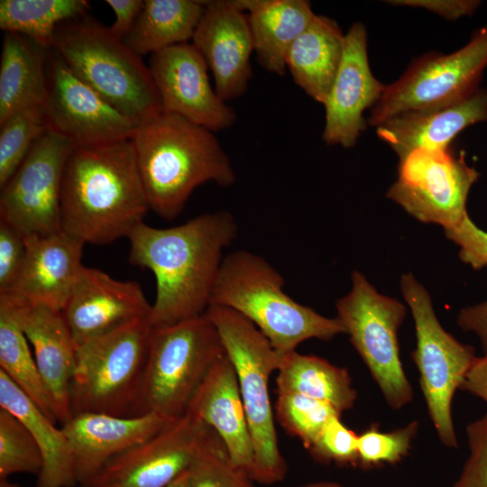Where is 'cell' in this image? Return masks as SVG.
<instances>
[{"label":"cell","instance_id":"cell-5","mask_svg":"<svg viewBox=\"0 0 487 487\" xmlns=\"http://www.w3.org/2000/svg\"><path fill=\"white\" fill-rule=\"evenodd\" d=\"M51 48L76 77L138 125L162 112L142 57L87 13L60 24Z\"/></svg>","mask_w":487,"mask_h":487},{"label":"cell","instance_id":"cell-20","mask_svg":"<svg viewBox=\"0 0 487 487\" xmlns=\"http://www.w3.org/2000/svg\"><path fill=\"white\" fill-rule=\"evenodd\" d=\"M171 421L154 413L135 417L74 414L61 429L71 449L78 484L93 477L114 457L158 434Z\"/></svg>","mask_w":487,"mask_h":487},{"label":"cell","instance_id":"cell-12","mask_svg":"<svg viewBox=\"0 0 487 487\" xmlns=\"http://www.w3.org/2000/svg\"><path fill=\"white\" fill-rule=\"evenodd\" d=\"M387 197L425 223L448 229L467 216L466 200L479 174L447 149L418 148L400 159Z\"/></svg>","mask_w":487,"mask_h":487},{"label":"cell","instance_id":"cell-35","mask_svg":"<svg viewBox=\"0 0 487 487\" xmlns=\"http://www.w3.org/2000/svg\"><path fill=\"white\" fill-rule=\"evenodd\" d=\"M275 415L281 427L309 449L329 419L341 414L331 405L298 393H277Z\"/></svg>","mask_w":487,"mask_h":487},{"label":"cell","instance_id":"cell-38","mask_svg":"<svg viewBox=\"0 0 487 487\" xmlns=\"http://www.w3.org/2000/svg\"><path fill=\"white\" fill-rule=\"evenodd\" d=\"M335 416L329 419L308 449L311 455L323 463L358 464V436Z\"/></svg>","mask_w":487,"mask_h":487},{"label":"cell","instance_id":"cell-48","mask_svg":"<svg viewBox=\"0 0 487 487\" xmlns=\"http://www.w3.org/2000/svg\"><path fill=\"white\" fill-rule=\"evenodd\" d=\"M0 487H21L16 483L11 482L7 478L0 479Z\"/></svg>","mask_w":487,"mask_h":487},{"label":"cell","instance_id":"cell-24","mask_svg":"<svg viewBox=\"0 0 487 487\" xmlns=\"http://www.w3.org/2000/svg\"><path fill=\"white\" fill-rule=\"evenodd\" d=\"M487 122V89L440 106L395 115L377 129V134L400 158L418 148L447 149L466 127Z\"/></svg>","mask_w":487,"mask_h":487},{"label":"cell","instance_id":"cell-10","mask_svg":"<svg viewBox=\"0 0 487 487\" xmlns=\"http://www.w3.org/2000/svg\"><path fill=\"white\" fill-rule=\"evenodd\" d=\"M400 288L415 322L417 347L412 357L429 417L443 445L456 447L452 400L476 358L474 349L442 327L429 294L411 273L402 276Z\"/></svg>","mask_w":487,"mask_h":487},{"label":"cell","instance_id":"cell-39","mask_svg":"<svg viewBox=\"0 0 487 487\" xmlns=\"http://www.w3.org/2000/svg\"><path fill=\"white\" fill-rule=\"evenodd\" d=\"M470 455L452 487H487V413L466 427Z\"/></svg>","mask_w":487,"mask_h":487},{"label":"cell","instance_id":"cell-33","mask_svg":"<svg viewBox=\"0 0 487 487\" xmlns=\"http://www.w3.org/2000/svg\"><path fill=\"white\" fill-rule=\"evenodd\" d=\"M47 131L42 105L18 111L0 124V188L21 165L33 143Z\"/></svg>","mask_w":487,"mask_h":487},{"label":"cell","instance_id":"cell-7","mask_svg":"<svg viewBox=\"0 0 487 487\" xmlns=\"http://www.w3.org/2000/svg\"><path fill=\"white\" fill-rule=\"evenodd\" d=\"M225 354L219 334L206 314L152 327L131 417L154 413L170 420L180 418L212 366Z\"/></svg>","mask_w":487,"mask_h":487},{"label":"cell","instance_id":"cell-22","mask_svg":"<svg viewBox=\"0 0 487 487\" xmlns=\"http://www.w3.org/2000/svg\"><path fill=\"white\" fill-rule=\"evenodd\" d=\"M187 411L217 434L234 466L250 477L254 463L253 446L237 376L226 354L212 366Z\"/></svg>","mask_w":487,"mask_h":487},{"label":"cell","instance_id":"cell-11","mask_svg":"<svg viewBox=\"0 0 487 487\" xmlns=\"http://www.w3.org/2000/svg\"><path fill=\"white\" fill-rule=\"evenodd\" d=\"M487 68V28L450 53H427L413 60L371 108L368 124L378 127L400 114L453 102L479 88Z\"/></svg>","mask_w":487,"mask_h":487},{"label":"cell","instance_id":"cell-14","mask_svg":"<svg viewBox=\"0 0 487 487\" xmlns=\"http://www.w3.org/2000/svg\"><path fill=\"white\" fill-rule=\"evenodd\" d=\"M42 106L49 130L75 147L130 140L138 127L76 77L52 48Z\"/></svg>","mask_w":487,"mask_h":487},{"label":"cell","instance_id":"cell-46","mask_svg":"<svg viewBox=\"0 0 487 487\" xmlns=\"http://www.w3.org/2000/svg\"><path fill=\"white\" fill-rule=\"evenodd\" d=\"M300 487H346L334 482H315L301 485Z\"/></svg>","mask_w":487,"mask_h":487},{"label":"cell","instance_id":"cell-8","mask_svg":"<svg viewBox=\"0 0 487 487\" xmlns=\"http://www.w3.org/2000/svg\"><path fill=\"white\" fill-rule=\"evenodd\" d=\"M152 328L150 319L138 320L77 347L70 385L73 415L94 412L131 417Z\"/></svg>","mask_w":487,"mask_h":487},{"label":"cell","instance_id":"cell-36","mask_svg":"<svg viewBox=\"0 0 487 487\" xmlns=\"http://www.w3.org/2000/svg\"><path fill=\"white\" fill-rule=\"evenodd\" d=\"M42 455L23 422L0 407V479L15 473L39 475Z\"/></svg>","mask_w":487,"mask_h":487},{"label":"cell","instance_id":"cell-32","mask_svg":"<svg viewBox=\"0 0 487 487\" xmlns=\"http://www.w3.org/2000/svg\"><path fill=\"white\" fill-rule=\"evenodd\" d=\"M88 9L86 0H1L0 28L51 49L59 25L87 14Z\"/></svg>","mask_w":487,"mask_h":487},{"label":"cell","instance_id":"cell-18","mask_svg":"<svg viewBox=\"0 0 487 487\" xmlns=\"http://www.w3.org/2000/svg\"><path fill=\"white\" fill-rule=\"evenodd\" d=\"M385 88L371 71L366 29L363 23H354L345 33L341 64L323 105V142L353 147L367 124L363 112L378 102Z\"/></svg>","mask_w":487,"mask_h":487},{"label":"cell","instance_id":"cell-19","mask_svg":"<svg viewBox=\"0 0 487 487\" xmlns=\"http://www.w3.org/2000/svg\"><path fill=\"white\" fill-rule=\"evenodd\" d=\"M205 3L192 44L212 71L217 96L227 102L244 94L253 76V36L247 14L234 0Z\"/></svg>","mask_w":487,"mask_h":487},{"label":"cell","instance_id":"cell-17","mask_svg":"<svg viewBox=\"0 0 487 487\" xmlns=\"http://www.w3.org/2000/svg\"><path fill=\"white\" fill-rule=\"evenodd\" d=\"M152 305L136 281L83 267L61 314L76 348L133 322L150 319Z\"/></svg>","mask_w":487,"mask_h":487},{"label":"cell","instance_id":"cell-6","mask_svg":"<svg viewBox=\"0 0 487 487\" xmlns=\"http://www.w3.org/2000/svg\"><path fill=\"white\" fill-rule=\"evenodd\" d=\"M205 314L215 325L237 376L254 452L250 478L262 484L280 482L287 464L279 447L269 380L279 370L283 354L238 312L210 305Z\"/></svg>","mask_w":487,"mask_h":487},{"label":"cell","instance_id":"cell-47","mask_svg":"<svg viewBox=\"0 0 487 487\" xmlns=\"http://www.w3.org/2000/svg\"><path fill=\"white\" fill-rule=\"evenodd\" d=\"M188 474L187 471L178 477L174 482L166 487H187Z\"/></svg>","mask_w":487,"mask_h":487},{"label":"cell","instance_id":"cell-37","mask_svg":"<svg viewBox=\"0 0 487 487\" xmlns=\"http://www.w3.org/2000/svg\"><path fill=\"white\" fill-rule=\"evenodd\" d=\"M418 426L414 420L391 432H381L376 427L367 429L358 436V464L367 468L400 461L409 453Z\"/></svg>","mask_w":487,"mask_h":487},{"label":"cell","instance_id":"cell-45","mask_svg":"<svg viewBox=\"0 0 487 487\" xmlns=\"http://www.w3.org/2000/svg\"><path fill=\"white\" fill-rule=\"evenodd\" d=\"M460 390L469 391L487 403V354L475 358Z\"/></svg>","mask_w":487,"mask_h":487},{"label":"cell","instance_id":"cell-13","mask_svg":"<svg viewBox=\"0 0 487 487\" xmlns=\"http://www.w3.org/2000/svg\"><path fill=\"white\" fill-rule=\"evenodd\" d=\"M75 146L47 131L1 188L0 220L27 235L62 231L60 191L67 159Z\"/></svg>","mask_w":487,"mask_h":487},{"label":"cell","instance_id":"cell-4","mask_svg":"<svg viewBox=\"0 0 487 487\" xmlns=\"http://www.w3.org/2000/svg\"><path fill=\"white\" fill-rule=\"evenodd\" d=\"M283 286V277L267 260L238 250L224 257L210 305L246 317L281 354L295 351L308 339L329 340L345 333L337 317H324L297 302Z\"/></svg>","mask_w":487,"mask_h":487},{"label":"cell","instance_id":"cell-42","mask_svg":"<svg viewBox=\"0 0 487 487\" xmlns=\"http://www.w3.org/2000/svg\"><path fill=\"white\" fill-rule=\"evenodd\" d=\"M386 2L394 5L424 8L447 20L472 15L481 4L480 1L475 0H392Z\"/></svg>","mask_w":487,"mask_h":487},{"label":"cell","instance_id":"cell-3","mask_svg":"<svg viewBox=\"0 0 487 487\" xmlns=\"http://www.w3.org/2000/svg\"><path fill=\"white\" fill-rule=\"evenodd\" d=\"M150 209L171 220L198 186L229 187L236 176L214 132L174 114L142 122L131 139Z\"/></svg>","mask_w":487,"mask_h":487},{"label":"cell","instance_id":"cell-43","mask_svg":"<svg viewBox=\"0 0 487 487\" xmlns=\"http://www.w3.org/2000/svg\"><path fill=\"white\" fill-rule=\"evenodd\" d=\"M106 3L113 9L115 14V20L109 28L115 37L123 41L141 14L144 1L106 0Z\"/></svg>","mask_w":487,"mask_h":487},{"label":"cell","instance_id":"cell-27","mask_svg":"<svg viewBox=\"0 0 487 487\" xmlns=\"http://www.w3.org/2000/svg\"><path fill=\"white\" fill-rule=\"evenodd\" d=\"M0 407L17 417L38 444L43 463L37 487L77 485L72 453L63 430L1 370Z\"/></svg>","mask_w":487,"mask_h":487},{"label":"cell","instance_id":"cell-28","mask_svg":"<svg viewBox=\"0 0 487 487\" xmlns=\"http://www.w3.org/2000/svg\"><path fill=\"white\" fill-rule=\"evenodd\" d=\"M51 49L16 32H5L0 63V124L24 108L42 105Z\"/></svg>","mask_w":487,"mask_h":487},{"label":"cell","instance_id":"cell-29","mask_svg":"<svg viewBox=\"0 0 487 487\" xmlns=\"http://www.w3.org/2000/svg\"><path fill=\"white\" fill-rule=\"evenodd\" d=\"M205 1L145 0L123 42L142 57L192 41L204 14Z\"/></svg>","mask_w":487,"mask_h":487},{"label":"cell","instance_id":"cell-40","mask_svg":"<svg viewBox=\"0 0 487 487\" xmlns=\"http://www.w3.org/2000/svg\"><path fill=\"white\" fill-rule=\"evenodd\" d=\"M25 257V235L0 220V294L12 289L22 271Z\"/></svg>","mask_w":487,"mask_h":487},{"label":"cell","instance_id":"cell-15","mask_svg":"<svg viewBox=\"0 0 487 487\" xmlns=\"http://www.w3.org/2000/svg\"><path fill=\"white\" fill-rule=\"evenodd\" d=\"M209 430L186 411L150 439L111 459L79 487H166L184 473Z\"/></svg>","mask_w":487,"mask_h":487},{"label":"cell","instance_id":"cell-1","mask_svg":"<svg viewBox=\"0 0 487 487\" xmlns=\"http://www.w3.org/2000/svg\"><path fill=\"white\" fill-rule=\"evenodd\" d=\"M231 213L218 210L168 228L142 223L130 234L129 262L149 269L156 280L150 315L152 327L206 313L224 260L237 235Z\"/></svg>","mask_w":487,"mask_h":487},{"label":"cell","instance_id":"cell-21","mask_svg":"<svg viewBox=\"0 0 487 487\" xmlns=\"http://www.w3.org/2000/svg\"><path fill=\"white\" fill-rule=\"evenodd\" d=\"M25 240L24 264L8 293L61 312L84 267L85 244L63 231L27 235Z\"/></svg>","mask_w":487,"mask_h":487},{"label":"cell","instance_id":"cell-30","mask_svg":"<svg viewBox=\"0 0 487 487\" xmlns=\"http://www.w3.org/2000/svg\"><path fill=\"white\" fill-rule=\"evenodd\" d=\"M277 393H298L331 405L340 414L353 408L357 393L346 368L316 355L283 354L276 377Z\"/></svg>","mask_w":487,"mask_h":487},{"label":"cell","instance_id":"cell-31","mask_svg":"<svg viewBox=\"0 0 487 487\" xmlns=\"http://www.w3.org/2000/svg\"><path fill=\"white\" fill-rule=\"evenodd\" d=\"M27 341L22 323V299L11 293L0 294V370L56 422L53 404Z\"/></svg>","mask_w":487,"mask_h":487},{"label":"cell","instance_id":"cell-34","mask_svg":"<svg viewBox=\"0 0 487 487\" xmlns=\"http://www.w3.org/2000/svg\"><path fill=\"white\" fill-rule=\"evenodd\" d=\"M187 487H253L232 464L221 438L209 427L188 470Z\"/></svg>","mask_w":487,"mask_h":487},{"label":"cell","instance_id":"cell-26","mask_svg":"<svg viewBox=\"0 0 487 487\" xmlns=\"http://www.w3.org/2000/svg\"><path fill=\"white\" fill-rule=\"evenodd\" d=\"M345 36L335 20L316 14L287 55V69L295 83L322 105L341 64Z\"/></svg>","mask_w":487,"mask_h":487},{"label":"cell","instance_id":"cell-16","mask_svg":"<svg viewBox=\"0 0 487 487\" xmlns=\"http://www.w3.org/2000/svg\"><path fill=\"white\" fill-rule=\"evenodd\" d=\"M148 68L162 111L174 114L212 132L230 128L235 111L212 87L208 67L192 43H181L150 57Z\"/></svg>","mask_w":487,"mask_h":487},{"label":"cell","instance_id":"cell-23","mask_svg":"<svg viewBox=\"0 0 487 487\" xmlns=\"http://www.w3.org/2000/svg\"><path fill=\"white\" fill-rule=\"evenodd\" d=\"M15 296V295H14ZM22 323L35 363L53 404L57 421L72 417L70 385L77 348L61 312L22 299Z\"/></svg>","mask_w":487,"mask_h":487},{"label":"cell","instance_id":"cell-25","mask_svg":"<svg viewBox=\"0 0 487 487\" xmlns=\"http://www.w3.org/2000/svg\"><path fill=\"white\" fill-rule=\"evenodd\" d=\"M248 22L254 52L262 68L283 76L293 42L316 14L307 0H234Z\"/></svg>","mask_w":487,"mask_h":487},{"label":"cell","instance_id":"cell-2","mask_svg":"<svg viewBox=\"0 0 487 487\" xmlns=\"http://www.w3.org/2000/svg\"><path fill=\"white\" fill-rule=\"evenodd\" d=\"M150 209L132 140L74 147L60 191L61 229L83 244L129 237Z\"/></svg>","mask_w":487,"mask_h":487},{"label":"cell","instance_id":"cell-41","mask_svg":"<svg viewBox=\"0 0 487 487\" xmlns=\"http://www.w3.org/2000/svg\"><path fill=\"white\" fill-rule=\"evenodd\" d=\"M448 239L455 243L459 258L473 269L487 266V232L477 227L467 215L455 226L445 229Z\"/></svg>","mask_w":487,"mask_h":487},{"label":"cell","instance_id":"cell-9","mask_svg":"<svg viewBox=\"0 0 487 487\" xmlns=\"http://www.w3.org/2000/svg\"><path fill=\"white\" fill-rule=\"evenodd\" d=\"M337 318L379 386L388 405L399 410L412 401L413 389L400 358L398 330L405 306L379 293L359 271L352 289L335 304Z\"/></svg>","mask_w":487,"mask_h":487},{"label":"cell","instance_id":"cell-44","mask_svg":"<svg viewBox=\"0 0 487 487\" xmlns=\"http://www.w3.org/2000/svg\"><path fill=\"white\" fill-rule=\"evenodd\" d=\"M457 324L464 331L473 332L477 335L483 354H487V300L461 309L457 317Z\"/></svg>","mask_w":487,"mask_h":487}]
</instances>
